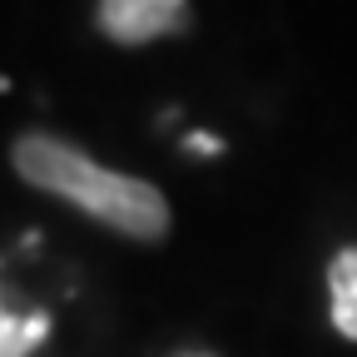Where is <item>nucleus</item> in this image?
<instances>
[{"instance_id":"39448f33","label":"nucleus","mask_w":357,"mask_h":357,"mask_svg":"<svg viewBox=\"0 0 357 357\" xmlns=\"http://www.w3.org/2000/svg\"><path fill=\"white\" fill-rule=\"evenodd\" d=\"M189 149H194V154H218L223 144H218V139H208V134H194V139H189Z\"/></svg>"},{"instance_id":"f03ea898","label":"nucleus","mask_w":357,"mask_h":357,"mask_svg":"<svg viewBox=\"0 0 357 357\" xmlns=\"http://www.w3.org/2000/svg\"><path fill=\"white\" fill-rule=\"evenodd\" d=\"M189 0H100V30L119 45H144L184 30Z\"/></svg>"},{"instance_id":"f257e3e1","label":"nucleus","mask_w":357,"mask_h":357,"mask_svg":"<svg viewBox=\"0 0 357 357\" xmlns=\"http://www.w3.org/2000/svg\"><path fill=\"white\" fill-rule=\"evenodd\" d=\"M10 164H15V174L25 184L84 208L89 218L109 223V229L124 234V238H144L149 243V238L169 234V204H164V194L154 184L95 164L75 144L55 139V134H20L15 149H10Z\"/></svg>"},{"instance_id":"7ed1b4c3","label":"nucleus","mask_w":357,"mask_h":357,"mask_svg":"<svg viewBox=\"0 0 357 357\" xmlns=\"http://www.w3.org/2000/svg\"><path fill=\"white\" fill-rule=\"evenodd\" d=\"M328 288H333V323H337V333L357 342V248H342L333 258Z\"/></svg>"},{"instance_id":"20e7f679","label":"nucleus","mask_w":357,"mask_h":357,"mask_svg":"<svg viewBox=\"0 0 357 357\" xmlns=\"http://www.w3.org/2000/svg\"><path fill=\"white\" fill-rule=\"evenodd\" d=\"M50 337V312H15L0 303V357H30Z\"/></svg>"}]
</instances>
